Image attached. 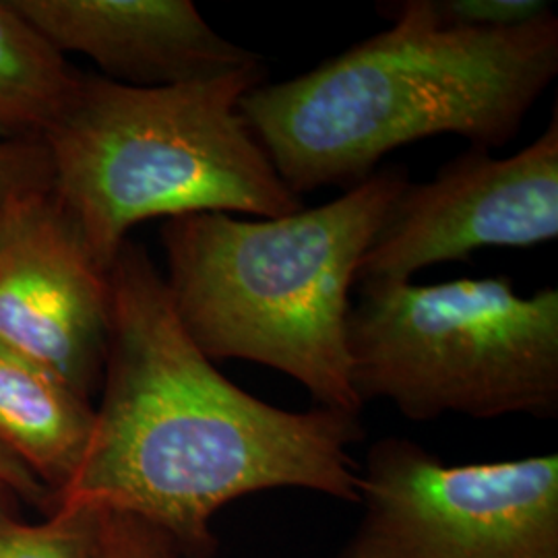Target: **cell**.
I'll return each instance as SVG.
<instances>
[{"instance_id":"6da1fadb","label":"cell","mask_w":558,"mask_h":558,"mask_svg":"<svg viewBox=\"0 0 558 558\" xmlns=\"http://www.w3.org/2000/svg\"><path fill=\"white\" fill-rule=\"evenodd\" d=\"M112 319L92 439L52 509L141 519L180 558H214L211 521L230 502L299 488L359 502L350 447L359 416L290 412L226 379L182 329L145 248L126 242L110 267Z\"/></svg>"},{"instance_id":"7a4b0ae2","label":"cell","mask_w":558,"mask_h":558,"mask_svg":"<svg viewBox=\"0 0 558 558\" xmlns=\"http://www.w3.org/2000/svg\"><path fill=\"white\" fill-rule=\"evenodd\" d=\"M379 13L389 29L240 101L300 199L323 186L348 191L387 154L435 135L500 149L557 77L555 13L509 29L442 27L426 0L380 2Z\"/></svg>"},{"instance_id":"3957f363","label":"cell","mask_w":558,"mask_h":558,"mask_svg":"<svg viewBox=\"0 0 558 558\" xmlns=\"http://www.w3.org/2000/svg\"><path fill=\"white\" fill-rule=\"evenodd\" d=\"M408 186V170L393 163L338 199L283 218L163 221L161 278L182 329L211 362L276 368L315 405L360 416L348 354L352 288Z\"/></svg>"},{"instance_id":"277c9868","label":"cell","mask_w":558,"mask_h":558,"mask_svg":"<svg viewBox=\"0 0 558 558\" xmlns=\"http://www.w3.org/2000/svg\"><path fill=\"white\" fill-rule=\"evenodd\" d=\"M263 77L260 64L163 87L80 73L41 145L52 191L101 269L143 221L236 211L269 220L304 207L240 112Z\"/></svg>"},{"instance_id":"5b68a950","label":"cell","mask_w":558,"mask_h":558,"mask_svg":"<svg viewBox=\"0 0 558 558\" xmlns=\"http://www.w3.org/2000/svg\"><path fill=\"white\" fill-rule=\"evenodd\" d=\"M360 403L387 399L405 418L558 414V290L521 296L502 276L360 281L348 317Z\"/></svg>"},{"instance_id":"8992f818","label":"cell","mask_w":558,"mask_h":558,"mask_svg":"<svg viewBox=\"0 0 558 558\" xmlns=\"http://www.w3.org/2000/svg\"><path fill=\"white\" fill-rule=\"evenodd\" d=\"M362 515L336 558H558V456L447 465L387 437L359 465Z\"/></svg>"},{"instance_id":"52a82bcc","label":"cell","mask_w":558,"mask_h":558,"mask_svg":"<svg viewBox=\"0 0 558 558\" xmlns=\"http://www.w3.org/2000/svg\"><path fill=\"white\" fill-rule=\"evenodd\" d=\"M558 236V114L515 156L472 147L430 182L403 191L360 263L359 281L412 279L486 246L530 248Z\"/></svg>"},{"instance_id":"ba28073f","label":"cell","mask_w":558,"mask_h":558,"mask_svg":"<svg viewBox=\"0 0 558 558\" xmlns=\"http://www.w3.org/2000/svg\"><path fill=\"white\" fill-rule=\"evenodd\" d=\"M110 319V271L94 259L52 184L0 199V341L92 399Z\"/></svg>"},{"instance_id":"9c48e42d","label":"cell","mask_w":558,"mask_h":558,"mask_svg":"<svg viewBox=\"0 0 558 558\" xmlns=\"http://www.w3.org/2000/svg\"><path fill=\"white\" fill-rule=\"evenodd\" d=\"M11 2L62 57L83 54L122 85H179L260 64L255 52L221 38L191 0Z\"/></svg>"},{"instance_id":"30bf717a","label":"cell","mask_w":558,"mask_h":558,"mask_svg":"<svg viewBox=\"0 0 558 558\" xmlns=\"http://www.w3.org/2000/svg\"><path fill=\"white\" fill-rule=\"evenodd\" d=\"M96 405L40 360L0 341V449L48 488L73 480L92 439Z\"/></svg>"},{"instance_id":"8fae6325","label":"cell","mask_w":558,"mask_h":558,"mask_svg":"<svg viewBox=\"0 0 558 558\" xmlns=\"http://www.w3.org/2000/svg\"><path fill=\"white\" fill-rule=\"evenodd\" d=\"M80 71L21 15L0 0V140L41 137L71 100Z\"/></svg>"},{"instance_id":"7c38bea8","label":"cell","mask_w":558,"mask_h":558,"mask_svg":"<svg viewBox=\"0 0 558 558\" xmlns=\"http://www.w3.org/2000/svg\"><path fill=\"white\" fill-rule=\"evenodd\" d=\"M100 511L57 507L41 523L0 525V558H98Z\"/></svg>"},{"instance_id":"4fadbf2b","label":"cell","mask_w":558,"mask_h":558,"mask_svg":"<svg viewBox=\"0 0 558 558\" xmlns=\"http://www.w3.org/2000/svg\"><path fill=\"white\" fill-rule=\"evenodd\" d=\"M435 21L456 29H509L555 13L546 0H426Z\"/></svg>"},{"instance_id":"5bb4252c","label":"cell","mask_w":558,"mask_h":558,"mask_svg":"<svg viewBox=\"0 0 558 558\" xmlns=\"http://www.w3.org/2000/svg\"><path fill=\"white\" fill-rule=\"evenodd\" d=\"M98 558H180L158 527L122 513H101Z\"/></svg>"},{"instance_id":"9a60e30c","label":"cell","mask_w":558,"mask_h":558,"mask_svg":"<svg viewBox=\"0 0 558 558\" xmlns=\"http://www.w3.org/2000/svg\"><path fill=\"white\" fill-rule=\"evenodd\" d=\"M48 184L50 166L41 141L0 140V199Z\"/></svg>"},{"instance_id":"2e32d148","label":"cell","mask_w":558,"mask_h":558,"mask_svg":"<svg viewBox=\"0 0 558 558\" xmlns=\"http://www.w3.org/2000/svg\"><path fill=\"white\" fill-rule=\"evenodd\" d=\"M0 486L9 488L17 499L25 502L52 507V497L48 488L23 463L2 449H0Z\"/></svg>"},{"instance_id":"e0dca14e","label":"cell","mask_w":558,"mask_h":558,"mask_svg":"<svg viewBox=\"0 0 558 558\" xmlns=\"http://www.w3.org/2000/svg\"><path fill=\"white\" fill-rule=\"evenodd\" d=\"M15 500L20 499L9 488L0 486V525L7 523L9 519H13V505H15Z\"/></svg>"}]
</instances>
